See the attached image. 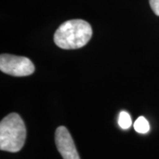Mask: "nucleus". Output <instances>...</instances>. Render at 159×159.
<instances>
[{"instance_id":"f257e3e1","label":"nucleus","mask_w":159,"mask_h":159,"mask_svg":"<svg viewBox=\"0 0 159 159\" xmlns=\"http://www.w3.org/2000/svg\"><path fill=\"white\" fill-rule=\"evenodd\" d=\"M90 24L80 19L62 23L54 34V43L64 50H75L85 46L92 37Z\"/></svg>"},{"instance_id":"f03ea898","label":"nucleus","mask_w":159,"mask_h":159,"mask_svg":"<svg viewBox=\"0 0 159 159\" xmlns=\"http://www.w3.org/2000/svg\"><path fill=\"white\" fill-rule=\"evenodd\" d=\"M27 136L25 123L17 113H10L0 123V149L11 153L19 152Z\"/></svg>"},{"instance_id":"7ed1b4c3","label":"nucleus","mask_w":159,"mask_h":159,"mask_svg":"<svg viewBox=\"0 0 159 159\" xmlns=\"http://www.w3.org/2000/svg\"><path fill=\"white\" fill-rule=\"evenodd\" d=\"M0 70L11 76L24 77L34 73V66L28 57L11 54H1Z\"/></svg>"},{"instance_id":"20e7f679","label":"nucleus","mask_w":159,"mask_h":159,"mask_svg":"<svg viewBox=\"0 0 159 159\" xmlns=\"http://www.w3.org/2000/svg\"><path fill=\"white\" fill-rule=\"evenodd\" d=\"M55 142L63 159H80L74 140L66 126L57 127L55 132Z\"/></svg>"},{"instance_id":"39448f33","label":"nucleus","mask_w":159,"mask_h":159,"mask_svg":"<svg viewBox=\"0 0 159 159\" xmlns=\"http://www.w3.org/2000/svg\"><path fill=\"white\" fill-rule=\"evenodd\" d=\"M134 127L139 134H147L150 128L148 121L142 116L139 117L136 119V121L134 124Z\"/></svg>"},{"instance_id":"423d86ee","label":"nucleus","mask_w":159,"mask_h":159,"mask_svg":"<svg viewBox=\"0 0 159 159\" xmlns=\"http://www.w3.org/2000/svg\"><path fill=\"white\" fill-rule=\"evenodd\" d=\"M119 125L122 129H128L132 125V119L128 112L122 111L119 115Z\"/></svg>"},{"instance_id":"0eeeda50","label":"nucleus","mask_w":159,"mask_h":159,"mask_svg":"<svg viewBox=\"0 0 159 159\" xmlns=\"http://www.w3.org/2000/svg\"><path fill=\"white\" fill-rule=\"evenodd\" d=\"M149 5L154 13L159 16V0H149Z\"/></svg>"}]
</instances>
